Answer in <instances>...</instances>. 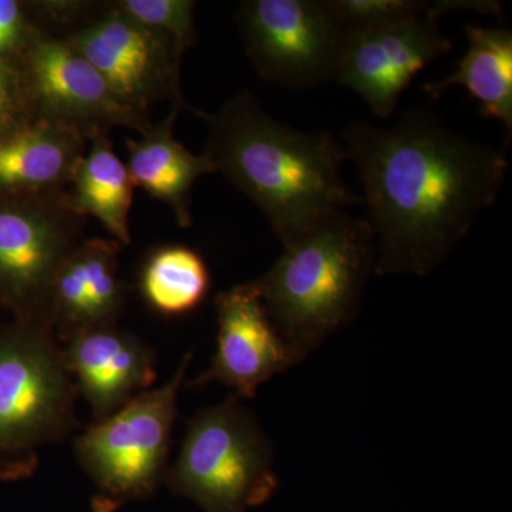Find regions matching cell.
Returning <instances> with one entry per match:
<instances>
[{"mask_svg": "<svg viewBox=\"0 0 512 512\" xmlns=\"http://www.w3.org/2000/svg\"><path fill=\"white\" fill-rule=\"evenodd\" d=\"M340 136L362 184L380 276L430 274L494 204L510 168L507 144L468 140L426 109L393 127L352 123Z\"/></svg>", "mask_w": 512, "mask_h": 512, "instance_id": "obj_1", "label": "cell"}, {"mask_svg": "<svg viewBox=\"0 0 512 512\" xmlns=\"http://www.w3.org/2000/svg\"><path fill=\"white\" fill-rule=\"evenodd\" d=\"M200 116L210 127L204 154L215 173L254 202L281 244L335 212L363 204L362 195L343 183L348 153L332 134L279 123L247 90L217 113Z\"/></svg>", "mask_w": 512, "mask_h": 512, "instance_id": "obj_2", "label": "cell"}, {"mask_svg": "<svg viewBox=\"0 0 512 512\" xmlns=\"http://www.w3.org/2000/svg\"><path fill=\"white\" fill-rule=\"evenodd\" d=\"M376 256L369 222L339 211L282 244L271 269L252 281L301 362L355 318Z\"/></svg>", "mask_w": 512, "mask_h": 512, "instance_id": "obj_3", "label": "cell"}, {"mask_svg": "<svg viewBox=\"0 0 512 512\" xmlns=\"http://www.w3.org/2000/svg\"><path fill=\"white\" fill-rule=\"evenodd\" d=\"M77 396L52 323L16 320L0 329V477L35 473L39 451L76 427Z\"/></svg>", "mask_w": 512, "mask_h": 512, "instance_id": "obj_4", "label": "cell"}, {"mask_svg": "<svg viewBox=\"0 0 512 512\" xmlns=\"http://www.w3.org/2000/svg\"><path fill=\"white\" fill-rule=\"evenodd\" d=\"M274 447L237 396L187 423L180 454L164 484L204 512H247L278 490Z\"/></svg>", "mask_w": 512, "mask_h": 512, "instance_id": "obj_5", "label": "cell"}, {"mask_svg": "<svg viewBox=\"0 0 512 512\" xmlns=\"http://www.w3.org/2000/svg\"><path fill=\"white\" fill-rule=\"evenodd\" d=\"M190 362L187 353L167 383L137 394L74 441L77 461L96 487L94 512H116L151 497L164 484L178 396Z\"/></svg>", "mask_w": 512, "mask_h": 512, "instance_id": "obj_6", "label": "cell"}, {"mask_svg": "<svg viewBox=\"0 0 512 512\" xmlns=\"http://www.w3.org/2000/svg\"><path fill=\"white\" fill-rule=\"evenodd\" d=\"M235 20L252 66L268 82L298 90L335 82L346 30L326 0H247Z\"/></svg>", "mask_w": 512, "mask_h": 512, "instance_id": "obj_7", "label": "cell"}, {"mask_svg": "<svg viewBox=\"0 0 512 512\" xmlns=\"http://www.w3.org/2000/svg\"><path fill=\"white\" fill-rule=\"evenodd\" d=\"M447 13L446 0H439L412 18L346 30L335 82L359 94L377 117L389 119L414 77L453 47L439 25Z\"/></svg>", "mask_w": 512, "mask_h": 512, "instance_id": "obj_8", "label": "cell"}, {"mask_svg": "<svg viewBox=\"0 0 512 512\" xmlns=\"http://www.w3.org/2000/svg\"><path fill=\"white\" fill-rule=\"evenodd\" d=\"M66 200L0 207V302L16 320H50L60 266L77 247ZM53 326V325H52Z\"/></svg>", "mask_w": 512, "mask_h": 512, "instance_id": "obj_9", "label": "cell"}, {"mask_svg": "<svg viewBox=\"0 0 512 512\" xmlns=\"http://www.w3.org/2000/svg\"><path fill=\"white\" fill-rule=\"evenodd\" d=\"M67 42L89 60L128 109L143 114L163 97L184 103L178 92L183 55L173 40L146 28L120 9H111Z\"/></svg>", "mask_w": 512, "mask_h": 512, "instance_id": "obj_10", "label": "cell"}, {"mask_svg": "<svg viewBox=\"0 0 512 512\" xmlns=\"http://www.w3.org/2000/svg\"><path fill=\"white\" fill-rule=\"evenodd\" d=\"M28 74L43 120L76 128L86 137L117 126L141 134L150 127L144 114L114 96L101 74L67 40L37 39L30 47Z\"/></svg>", "mask_w": 512, "mask_h": 512, "instance_id": "obj_11", "label": "cell"}, {"mask_svg": "<svg viewBox=\"0 0 512 512\" xmlns=\"http://www.w3.org/2000/svg\"><path fill=\"white\" fill-rule=\"evenodd\" d=\"M217 349L211 366L190 387L220 382L238 399H254L262 384L301 362L266 312L254 282L215 296Z\"/></svg>", "mask_w": 512, "mask_h": 512, "instance_id": "obj_12", "label": "cell"}, {"mask_svg": "<svg viewBox=\"0 0 512 512\" xmlns=\"http://www.w3.org/2000/svg\"><path fill=\"white\" fill-rule=\"evenodd\" d=\"M64 363L94 423L110 417L157 379L156 357L143 340L116 325L84 330L63 343Z\"/></svg>", "mask_w": 512, "mask_h": 512, "instance_id": "obj_13", "label": "cell"}, {"mask_svg": "<svg viewBox=\"0 0 512 512\" xmlns=\"http://www.w3.org/2000/svg\"><path fill=\"white\" fill-rule=\"evenodd\" d=\"M117 254L116 241L90 239L60 266L50 296V320L59 342L84 330L116 325L126 305Z\"/></svg>", "mask_w": 512, "mask_h": 512, "instance_id": "obj_14", "label": "cell"}, {"mask_svg": "<svg viewBox=\"0 0 512 512\" xmlns=\"http://www.w3.org/2000/svg\"><path fill=\"white\" fill-rule=\"evenodd\" d=\"M174 103L168 116L157 126H150L140 140H127L128 171L136 187L164 202L174 212L181 227H190L191 192L202 175L215 174L210 158L195 156L175 140L173 130L178 110Z\"/></svg>", "mask_w": 512, "mask_h": 512, "instance_id": "obj_15", "label": "cell"}, {"mask_svg": "<svg viewBox=\"0 0 512 512\" xmlns=\"http://www.w3.org/2000/svg\"><path fill=\"white\" fill-rule=\"evenodd\" d=\"M84 137L50 120L10 133L0 140V187L49 191L72 181L84 156Z\"/></svg>", "mask_w": 512, "mask_h": 512, "instance_id": "obj_16", "label": "cell"}, {"mask_svg": "<svg viewBox=\"0 0 512 512\" xmlns=\"http://www.w3.org/2000/svg\"><path fill=\"white\" fill-rule=\"evenodd\" d=\"M466 55L450 76L426 83L424 92L439 100L450 87H463L480 104L487 119L501 121L512 134V32L508 29L467 25Z\"/></svg>", "mask_w": 512, "mask_h": 512, "instance_id": "obj_17", "label": "cell"}, {"mask_svg": "<svg viewBox=\"0 0 512 512\" xmlns=\"http://www.w3.org/2000/svg\"><path fill=\"white\" fill-rule=\"evenodd\" d=\"M89 138L92 143L77 165L67 205L74 214L96 218L116 242L128 245L131 242L128 221L136 184L127 164L114 153L106 133L100 131Z\"/></svg>", "mask_w": 512, "mask_h": 512, "instance_id": "obj_18", "label": "cell"}, {"mask_svg": "<svg viewBox=\"0 0 512 512\" xmlns=\"http://www.w3.org/2000/svg\"><path fill=\"white\" fill-rule=\"evenodd\" d=\"M141 292L151 308L167 316H181L200 308L211 288L204 258L185 245H165L144 262Z\"/></svg>", "mask_w": 512, "mask_h": 512, "instance_id": "obj_19", "label": "cell"}, {"mask_svg": "<svg viewBox=\"0 0 512 512\" xmlns=\"http://www.w3.org/2000/svg\"><path fill=\"white\" fill-rule=\"evenodd\" d=\"M116 8L146 28L170 37L181 55L197 42L192 0H123Z\"/></svg>", "mask_w": 512, "mask_h": 512, "instance_id": "obj_20", "label": "cell"}, {"mask_svg": "<svg viewBox=\"0 0 512 512\" xmlns=\"http://www.w3.org/2000/svg\"><path fill=\"white\" fill-rule=\"evenodd\" d=\"M345 30L372 28L421 15L429 3L423 0H326Z\"/></svg>", "mask_w": 512, "mask_h": 512, "instance_id": "obj_21", "label": "cell"}, {"mask_svg": "<svg viewBox=\"0 0 512 512\" xmlns=\"http://www.w3.org/2000/svg\"><path fill=\"white\" fill-rule=\"evenodd\" d=\"M19 111L18 83L15 74L0 62V140L15 127Z\"/></svg>", "mask_w": 512, "mask_h": 512, "instance_id": "obj_22", "label": "cell"}, {"mask_svg": "<svg viewBox=\"0 0 512 512\" xmlns=\"http://www.w3.org/2000/svg\"><path fill=\"white\" fill-rule=\"evenodd\" d=\"M22 30V15L18 3L0 0V55L19 42Z\"/></svg>", "mask_w": 512, "mask_h": 512, "instance_id": "obj_23", "label": "cell"}]
</instances>
